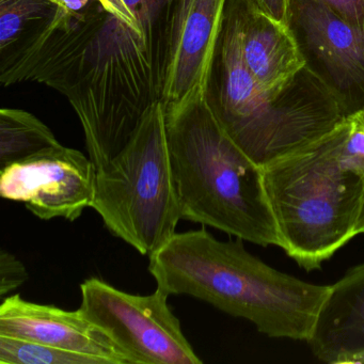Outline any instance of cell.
Returning a JSON list of instances; mask_svg holds the SVG:
<instances>
[{"instance_id": "obj_1", "label": "cell", "mask_w": 364, "mask_h": 364, "mask_svg": "<svg viewBox=\"0 0 364 364\" xmlns=\"http://www.w3.org/2000/svg\"><path fill=\"white\" fill-rule=\"evenodd\" d=\"M242 242L217 240L204 228L176 233L150 255L149 272L169 296L203 300L269 338L308 342L330 285L279 272Z\"/></svg>"}, {"instance_id": "obj_2", "label": "cell", "mask_w": 364, "mask_h": 364, "mask_svg": "<svg viewBox=\"0 0 364 364\" xmlns=\"http://www.w3.org/2000/svg\"><path fill=\"white\" fill-rule=\"evenodd\" d=\"M281 248L300 267L321 268L355 237L364 201V110L263 168Z\"/></svg>"}, {"instance_id": "obj_3", "label": "cell", "mask_w": 364, "mask_h": 364, "mask_svg": "<svg viewBox=\"0 0 364 364\" xmlns=\"http://www.w3.org/2000/svg\"><path fill=\"white\" fill-rule=\"evenodd\" d=\"M166 127L182 219L280 247L263 168L223 131L204 95L166 112Z\"/></svg>"}, {"instance_id": "obj_4", "label": "cell", "mask_w": 364, "mask_h": 364, "mask_svg": "<svg viewBox=\"0 0 364 364\" xmlns=\"http://www.w3.org/2000/svg\"><path fill=\"white\" fill-rule=\"evenodd\" d=\"M204 97L223 131L262 168L312 144L345 118L306 68L277 95L257 85L242 60L228 0Z\"/></svg>"}, {"instance_id": "obj_5", "label": "cell", "mask_w": 364, "mask_h": 364, "mask_svg": "<svg viewBox=\"0 0 364 364\" xmlns=\"http://www.w3.org/2000/svg\"><path fill=\"white\" fill-rule=\"evenodd\" d=\"M92 208L110 233L142 255L150 257L176 234L182 216L161 102L149 108L127 146L97 170Z\"/></svg>"}, {"instance_id": "obj_6", "label": "cell", "mask_w": 364, "mask_h": 364, "mask_svg": "<svg viewBox=\"0 0 364 364\" xmlns=\"http://www.w3.org/2000/svg\"><path fill=\"white\" fill-rule=\"evenodd\" d=\"M80 312L109 336L129 364L202 363L163 289L132 295L91 278L80 285Z\"/></svg>"}, {"instance_id": "obj_7", "label": "cell", "mask_w": 364, "mask_h": 364, "mask_svg": "<svg viewBox=\"0 0 364 364\" xmlns=\"http://www.w3.org/2000/svg\"><path fill=\"white\" fill-rule=\"evenodd\" d=\"M287 27L304 68L327 89L345 117L364 110V31L315 0H291Z\"/></svg>"}, {"instance_id": "obj_8", "label": "cell", "mask_w": 364, "mask_h": 364, "mask_svg": "<svg viewBox=\"0 0 364 364\" xmlns=\"http://www.w3.org/2000/svg\"><path fill=\"white\" fill-rule=\"evenodd\" d=\"M97 168L75 149L59 144L1 169L0 196L24 202L43 220L74 221L92 208Z\"/></svg>"}, {"instance_id": "obj_9", "label": "cell", "mask_w": 364, "mask_h": 364, "mask_svg": "<svg viewBox=\"0 0 364 364\" xmlns=\"http://www.w3.org/2000/svg\"><path fill=\"white\" fill-rule=\"evenodd\" d=\"M227 0H174L159 102L165 112L204 95Z\"/></svg>"}, {"instance_id": "obj_10", "label": "cell", "mask_w": 364, "mask_h": 364, "mask_svg": "<svg viewBox=\"0 0 364 364\" xmlns=\"http://www.w3.org/2000/svg\"><path fill=\"white\" fill-rule=\"evenodd\" d=\"M0 334L97 355L110 364H129L109 336L80 309L67 311L35 304L18 294L5 298L0 306Z\"/></svg>"}, {"instance_id": "obj_11", "label": "cell", "mask_w": 364, "mask_h": 364, "mask_svg": "<svg viewBox=\"0 0 364 364\" xmlns=\"http://www.w3.org/2000/svg\"><path fill=\"white\" fill-rule=\"evenodd\" d=\"M228 1L235 14L240 53L249 73L264 90L281 92L304 68L291 31L250 0Z\"/></svg>"}, {"instance_id": "obj_12", "label": "cell", "mask_w": 364, "mask_h": 364, "mask_svg": "<svg viewBox=\"0 0 364 364\" xmlns=\"http://www.w3.org/2000/svg\"><path fill=\"white\" fill-rule=\"evenodd\" d=\"M308 343L326 363L364 364V262L330 285Z\"/></svg>"}, {"instance_id": "obj_13", "label": "cell", "mask_w": 364, "mask_h": 364, "mask_svg": "<svg viewBox=\"0 0 364 364\" xmlns=\"http://www.w3.org/2000/svg\"><path fill=\"white\" fill-rule=\"evenodd\" d=\"M61 144L48 125L18 108L0 110V168Z\"/></svg>"}, {"instance_id": "obj_14", "label": "cell", "mask_w": 364, "mask_h": 364, "mask_svg": "<svg viewBox=\"0 0 364 364\" xmlns=\"http://www.w3.org/2000/svg\"><path fill=\"white\" fill-rule=\"evenodd\" d=\"M56 9V0H0V63L24 48Z\"/></svg>"}, {"instance_id": "obj_15", "label": "cell", "mask_w": 364, "mask_h": 364, "mask_svg": "<svg viewBox=\"0 0 364 364\" xmlns=\"http://www.w3.org/2000/svg\"><path fill=\"white\" fill-rule=\"evenodd\" d=\"M0 363L110 364V362L97 355L0 334Z\"/></svg>"}, {"instance_id": "obj_16", "label": "cell", "mask_w": 364, "mask_h": 364, "mask_svg": "<svg viewBox=\"0 0 364 364\" xmlns=\"http://www.w3.org/2000/svg\"><path fill=\"white\" fill-rule=\"evenodd\" d=\"M28 279L24 264L7 251L0 253V296L5 297L10 291L20 287Z\"/></svg>"}, {"instance_id": "obj_17", "label": "cell", "mask_w": 364, "mask_h": 364, "mask_svg": "<svg viewBox=\"0 0 364 364\" xmlns=\"http://www.w3.org/2000/svg\"><path fill=\"white\" fill-rule=\"evenodd\" d=\"M355 28L364 31V0H315Z\"/></svg>"}, {"instance_id": "obj_18", "label": "cell", "mask_w": 364, "mask_h": 364, "mask_svg": "<svg viewBox=\"0 0 364 364\" xmlns=\"http://www.w3.org/2000/svg\"><path fill=\"white\" fill-rule=\"evenodd\" d=\"M259 11L278 22L287 24L291 0H250Z\"/></svg>"}, {"instance_id": "obj_19", "label": "cell", "mask_w": 364, "mask_h": 364, "mask_svg": "<svg viewBox=\"0 0 364 364\" xmlns=\"http://www.w3.org/2000/svg\"><path fill=\"white\" fill-rule=\"evenodd\" d=\"M364 234V201L360 210L359 219H358L357 227H355V235Z\"/></svg>"}]
</instances>
